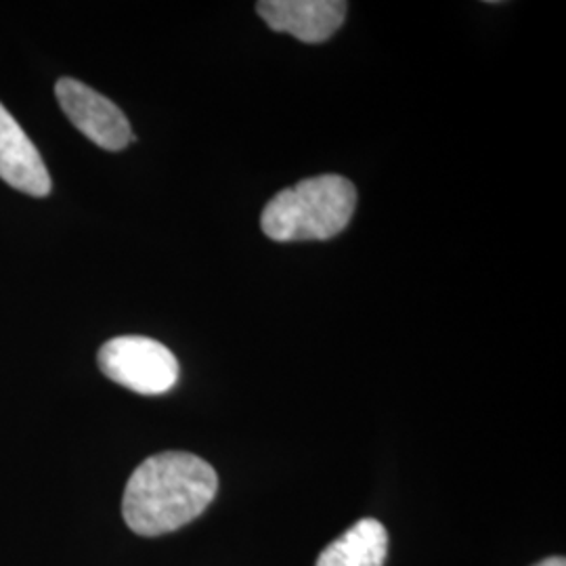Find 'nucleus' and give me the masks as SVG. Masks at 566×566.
I'll return each mask as SVG.
<instances>
[{
    "instance_id": "3",
    "label": "nucleus",
    "mask_w": 566,
    "mask_h": 566,
    "mask_svg": "<svg viewBox=\"0 0 566 566\" xmlns=\"http://www.w3.org/2000/svg\"><path fill=\"white\" fill-rule=\"evenodd\" d=\"M103 374L133 392L164 395L179 380V364L172 350L145 336H118L99 348Z\"/></svg>"
},
{
    "instance_id": "2",
    "label": "nucleus",
    "mask_w": 566,
    "mask_h": 566,
    "mask_svg": "<svg viewBox=\"0 0 566 566\" xmlns=\"http://www.w3.org/2000/svg\"><path fill=\"white\" fill-rule=\"evenodd\" d=\"M357 208L355 185L340 175L296 182L264 206L261 227L273 242H324L343 233Z\"/></svg>"
},
{
    "instance_id": "5",
    "label": "nucleus",
    "mask_w": 566,
    "mask_h": 566,
    "mask_svg": "<svg viewBox=\"0 0 566 566\" xmlns=\"http://www.w3.org/2000/svg\"><path fill=\"white\" fill-rule=\"evenodd\" d=\"M344 0H261L256 13L273 32L292 34L306 44L332 39L346 18Z\"/></svg>"
},
{
    "instance_id": "7",
    "label": "nucleus",
    "mask_w": 566,
    "mask_h": 566,
    "mask_svg": "<svg viewBox=\"0 0 566 566\" xmlns=\"http://www.w3.org/2000/svg\"><path fill=\"white\" fill-rule=\"evenodd\" d=\"M388 554V533L376 518L350 526L340 539L325 547L315 566H382Z\"/></svg>"
},
{
    "instance_id": "6",
    "label": "nucleus",
    "mask_w": 566,
    "mask_h": 566,
    "mask_svg": "<svg viewBox=\"0 0 566 566\" xmlns=\"http://www.w3.org/2000/svg\"><path fill=\"white\" fill-rule=\"evenodd\" d=\"M0 179L28 196L51 193V175L36 145L23 133L18 120L0 103Z\"/></svg>"
},
{
    "instance_id": "8",
    "label": "nucleus",
    "mask_w": 566,
    "mask_h": 566,
    "mask_svg": "<svg viewBox=\"0 0 566 566\" xmlns=\"http://www.w3.org/2000/svg\"><path fill=\"white\" fill-rule=\"evenodd\" d=\"M535 566H566L565 558H558V556H554V558H547V560H542L539 565Z\"/></svg>"
},
{
    "instance_id": "1",
    "label": "nucleus",
    "mask_w": 566,
    "mask_h": 566,
    "mask_svg": "<svg viewBox=\"0 0 566 566\" xmlns=\"http://www.w3.org/2000/svg\"><path fill=\"white\" fill-rule=\"evenodd\" d=\"M219 476L202 458L164 451L143 462L128 479L122 514L137 535L156 537L189 525L214 500Z\"/></svg>"
},
{
    "instance_id": "4",
    "label": "nucleus",
    "mask_w": 566,
    "mask_h": 566,
    "mask_svg": "<svg viewBox=\"0 0 566 566\" xmlns=\"http://www.w3.org/2000/svg\"><path fill=\"white\" fill-rule=\"evenodd\" d=\"M55 95L63 114L95 145L107 151H120L135 139L130 122L116 103L103 97L84 82L61 78L55 84Z\"/></svg>"
}]
</instances>
